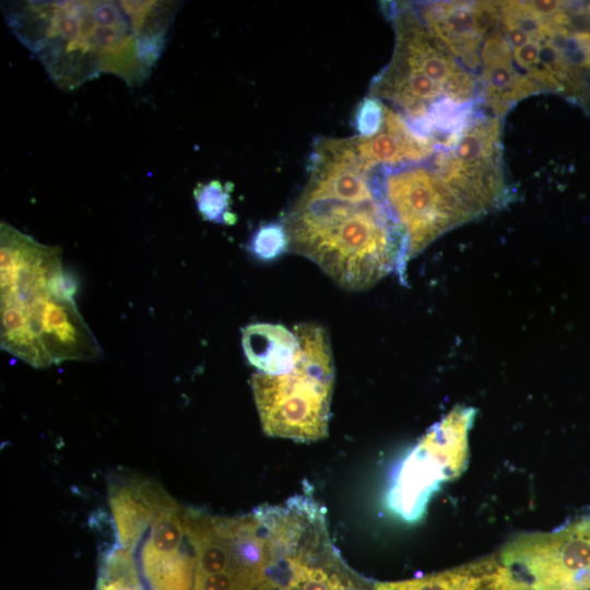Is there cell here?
Masks as SVG:
<instances>
[{
  "label": "cell",
  "mask_w": 590,
  "mask_h": 590,
  "mask_svg": "<svg viewBox=\"0 0 590 590\" xmlns=\"http://www.w3.org/2000/svg\"><path fill=\"white\" fill-rule=\"evenodd\" d=\"M186 536L194 553V579L237 568L235 539L237 517H221L184 508Z\"/></svg>",
  "instance_id": "cell-14"
},
{
  "label": "cell",
  "mask_w": 590,
  "mask_h": 590,
  "mask_svg": "<svg viewBox=\"0 0 590 590\" xmlns=\"http://www.w3.org/2000/svg\"><path fill=\"white\" fill-rule=\"evenodd\" d=\"M357 152L370 168L421 163L432 157L438 143L418 134L398 111L386 106L382 129L373 137H354Z\"/></svg>",
  "instance_id": "cell-15"
},
{
  "label": "cell",
  "mask_w": 590,
  "mask_h": 590,
  "mask_svg": "<svg viewBox=\"0 0 590 590\" xmlns=\"http://www.w3.org/2000/svg\"><path fill=\"white\" fill-rule=\"evenodd\" d=\"M177 9L169 1H14L3 14L51 80L73 90L102 73L143 82Z\"/></svg>",
  "instance_id": "cell-2"
},
{
  "label": "cell",
  "mask_w": 590,
  "mask_h": 590,
  "mask_svg": "<svg viewBox=\"0 0 590 590\" xmlns=\"http://www.w3.org/2000/svg\"><path fill=\"white\" fill-rule=\"evenodd\" d=\"M435 38L469 71L480 70L483 42L500 23L497 1H435L415 7Z\"/></svg>",
  "instance_id": "cell-11"
},
{
  "label": "cell",
  "mask_w": 590,
  "mask_h": 590,
  "mask_svg": "<svg viewBox=\"0 0 590 590\" xmlns=\"http://www.w3.org/2000/svg\"><path fill=\"white\" fill-rule=\"evenodd\" d=\"M181 507L166 494L155 508L151 531L141 551V566L151 590H192L194 558L184 548Z\"/></svg>",
  "instance_id": "cell-12"
},
{
  "label": "cell",
  "mask_w": 590,
  "mask_h": 590,
  "mask_svg": "<svg viewBox=\"0 0 590 590\" xmlns=\"http://www.w3.org/2000/svg\"><path fill=\"white\" fill-rule=\"evenodd\" d=\"M95 590H144L131 551L119 544L107 553Z\"/></svg>",
  "instance_id": "cell-19"
},
{
  "label": "cell",
  "mask_w": 590,
  "mask_h": 590,
  "mask_svg": "<svg viewBox=\"0 0 590 590\" xmlns=\"http://www.w3.org/2000/svg\"><path fill=\"white\" fill-rule=\"evenodd\" d=\"M389 13L394 49L373 79L369 96L389 102L415 128L442 103L480 104L477 78L435 38L415 5L391 3Z\"/></svg>",
  "instance_id": "cell-4"
},
{
  "label": "cell",
  "mask_w": 590,
  "mask_h": 590,
  "mask_svg": "<svg viewBox=\"0 0 590 590\" xmlns=\"http://www.w3.org/2000/svg\"><path fill=\"white\" fill-rule=\"evenodd\" d=\"M495 556L499 590H590V509L552 531L519 534Z\"/></svg>",
  "instance_id": "cell-7"
},
{
  "label": "cell",
  "mask_w": 590,
  "mask_h": 590,
  "mask_svg": "<svg viewBox=\"0 0 590 590\" xmlns=\"http://www.w3.org/2000/svg\"><path fill=\"white\" fill-rule=\"evenodd\" d=\"M386 105L378 98L365 97L356 107L354 127L358 137L376 135L384 127Z\"/></svg>",
  "instance_id": "cell-22"
},
{
  "label": "cell",
  "mask_w": 590,
  "mask_h": 590,
  "mask_svg": "<svg viewBox=\"0 0 590 590\" xmlns=\"http://www.w3.org/2000/svg\"><path fill=\"white\" fill-rule=\"evenodd\" d=\"M288 249V237L284 224L261 225L250 238L249 250L259 259L271 260Z\"/></svg>",
  "instance_id": "cell-21"
},
{
  "label": "cell",
  "mask_w": 590,
  "mask_h": 590,
  "mask_svg": "<svg viewBox=\"0 0 590 590\" xmlns=\"http://www.w3.org/2000/svg\"><path fill=\"white\" fill-rule=\"evenodd\" d=\"M354 137L318 138L309 177L284 219L288 249L315 262L349 291L390 272L404 278L403 236Z\"/></svg>",
  "instance_id": "cell-1"
},
{
  "label": "cell",
  "mask_w": 590,
  "mask_h": 590,
  "mask_svg": "<svg viewBox=\"0 0 590 590\" xmlns=\"http://www.w3.org/2000/svg\"><path fill=\"white\" fill-rule=\"evenodd\" d=\"M109 507L119 544L133 553L151 527L155 514L143 489L142 480L113 486L109 491Z\"/></svg>",
  "instance_id": "cell-18"
},
{
  "label": "cell",
  "mask_w": 590,
  "mask_h": 590,
  "mask_svg": "<svg viewBox=\"0 0 590 590\" xmlns=\"http://www.w3.org/2000/svg\"><path fill=\"white\" fill-rule=\"evenodd\" d=\"M241 345L248 362L268 375H281L293 369L298 341L294 331L281 324L252 323L241 331Z\"/></svg>",
  "instance_id": "cell-16"
},
{
  "label": "cell",
  "mask_w": 590,
  "mask_h": 590,
  "mask_svg": "<svg viewBox=\"0 0 590 590\" xmlns=\"http://www.w3.org/2000/svg\"><path fill=\"white\" fill-rule=\"evenodd\" d=\"M298 351L293 369L257 373L251 389L264 433L296 441L328 435L334 366L327 331L315 323L294 327Z\"/></svg>",
  "instance_id": "cell-6"
},
{
  "label": "cell",
  "mask_w": 590,
  "mask_h": 590,
  "mask_svg": "<svg viewBox=\"0 0 590 590\" xmlns=\"http://www.w3.org/2000/svg\"><path fill=\"white\" fill-rule=\"evenodd\" d=\"M474 417L473 408L452 409L403 459L387 493V505L394 515L410 522L418 520L440 485L461 474Z\"/></svg>",
  "instance_id": "cell-10"
},
{
  "label": "cell",
  "mask_w": 590,
  "mask_h": 590,
  "mask_svg": "<svg viewBox=\"0 0 590 590\" xmlns=\"http://www.w3.org/2000/svg\"><path fill=\"white\" fill-rule=\"evenodd\" d=\"M256 590H275L271 586H269L267 582H262Z\"/></svg>",
  "instance_id": "cell-23"
},
{
  "label": "cell",
  "mask_w": 590,
  "mask_h": 590,
  "mask_svg": "<svg viewBox=\"0 0 590 590\" xmlns=\"http://www.w3.org/2000/svg\"><path fill=\"white\" fill-rule=\"evenodd\" d=\"M373 590H499L495 553L459 567L393 582H375Z\"/></svg>",
  "instance_id": "cell-17"
},
{
  "label": "cell",
  "mask_w": 590,
  "mask_h": 590,
  "mask_svg": "<svg viewBox=\"0 0 590 590\" xmlns=\"http://www.w3.org/2000/svg\"><path fill=\"white\" fill-rule=\"evenodd\" d=\"M252 512L269 558L264 581L273 589H374L375 582L352 570L332 544L326 510L309 491Z\"/></svg>",
  "instance_id": "cell-5"
},
{
  "label": "cell",
  "mask_w": 590,
  "mask_h": 590,
  "mask_svg": "<svg viewBox=\"0 0 590 590\" xmlns=\"http://www.w3.org/2000/svg\"><path fill=\"white\" fill-rule=\"evenodd\" d=\"M480 60L479 98L488 113L503 118L516 103L541 92L517 69L500 23L485 37Z\"/></svg>",
  "instance_id": "cell-13"
},
{
  "label": "cell",
  "mask_w": 590,
  "mask_h": 590,
  "mask_svg": "<svg viewBox=\"0 0 590 590\" xmlns=\"http://www.w3.org/2000/svg\"><path fill=\"white\" fill-rule=\"evenodd\" d=\"M232 191L233 185L229 181L223 184L214 179L198 184L193 190V198L202 219L217 224H235L237 216L231 210Z\"/></svg>",
  "instance_id": "cell-20"
},
{
  "label": "cell",
  "mask_w": 590,
  "mask_h": 590,
  "mask_svg": "<svg viewBox=\"0 0 590 590\" xmlns=\"http://www.w3.org/2000/svg\"><path fill=\"white\" fill-rule=\"evenodd\" d=\"M58 247L0 224L1 349L34 367L102 353L75 304Z\"/></svg>",
  "instance_id": "cell-3"
},
{
  "label": "cell",
  "mask_w": 590,
  "mask_h": 590,
  "mask_svg": "<svg viewBox=\"0 0 590 590\" xmlns=\"http://www.w3.org/2000/svg\"><path fill=\"white\" fill-rule=\"evenodd\" d=\"M374 176L403 236L405 264L445 233L476 220L430 164L378 166Z\"/></svg>",
  "instance_id": "cell-8"
},
{
  "label": "cell",
  "mask_w": 590,
  "mask_h": 590,
  "mask_svg": "<svg viewBox=\"0 0 590 590\" xmlns=\"http://www.w3.org/2000/svg\"><path fill=\"white\" fill-rule=\"evenodd\" d=\"M500 119L477 108L452 143L432 156L434 170L476 219L504 208L511 198Z\"/></svg>",
  "instance_id": "cell-9"
}]
</instances>
